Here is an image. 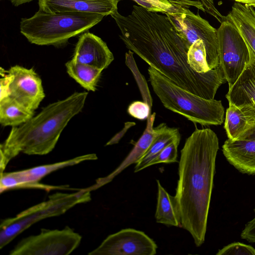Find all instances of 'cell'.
<instances>
[{
    "label": "cell",
    "mask_w": 255,
    "mask_h": 255,
    "mask_svg": "<svg viewBox=\"0 0 255 255\" xmlns=\"http://www.w3.org/2000/svg\"><path fill=\"white\" fill-rule=\"evenodd\" d=\"M114 59L107 44L99 37L87 32L79 38L72 60L103 71Z\"/></svg>",
    "instance_id": "4fadbf2b"
},
{
    "label": "cell",
    "mask_w": 255,
    "mask_h": 255,
    "mask_svg": "<svg viewBox=\"0 0 255 255\" xmlns=\"http://www.w3.org/2000/svg\"><path fill=\"white\" fill-rule=\"evenodd\" d=\"M12 3L15 6H18L20 4L29 2L33 0H10Z\"/></svg>",
    "instance_id": "836d02e7"
},
{
    "label": "cell",
    "mask_w": 255,
    "mask_h": 255,
    "mask_svg": "<svg viewBox=\"0 0 255 255\" xmlns=\"http://www.w3.org/2000/svg\"><path fill=\"white\" fill-rule=\"evenodd\" d=\"M34 116L31 110L8 96L0 100V123L4 126H19Z\"/></svg>",
    "instance_id": "44dd1931"
},
{
    "label": "cell",
    "mask_w": 255,
    "mask_h": 255,
    "mask_svg": "<svg viewBox=\"0 0 255 255\" xmlns=\"http://www.w3.org/2000/svg\"><path fill=\"white\" fill-rule=\"evenodd\" d=\"M7 72L13 76L9 97L34 111L45 97L40 77L32 68L19 65L11 67Z\"/></svg>",
    "instance_id": "7c38bea8"
},
{
    "label": "cell",
    "mask_w": 255,
    "mask_h": 255,
    "mask_svg": "<svg viewBox=\"0 0 255 255\" xmlns=\"http://www.w3.org/2000/svg\"><path fill=\"white\" fill-rule=\"evenodd\" d=\"M155 113L150 115L147 119L146 128L142 135L134 144V146L120 165L107 176L99 180L98 187L111 182L125 169L133 163H136L145 154L154 139L167 127L165 123H161L153 128Z\"/></svg>",
    "instance_id": "2e32d148"
},
{
    "label": "cell",
    "mask_w": 255,
    "mask_h": 255,
    "mask_svg": "<svg viewBox=\"0 0 255 255\" xmlns=\"http://www.w3.org/2000/svg\"><path fill=\"white\" fill-rule=\"evenodd\" d=\"M0 100L9 96V86L13 79V76L2 68H0Z\"/></svg>",
    "instance_id": "f1b7e54d"
},
{
    "label": "cell",
    "mask_w": 255,
    "mask_h": 255,
    "mask_svg": "<svg viewBox=\"0 0 255 255\" xmlns=\"http://www.w3.org/2000/svg\"><path fill=\"white\" fill-rule=\"evenodd\" d=\"M151 108L149 105L141 101H134L131 103L128 108V113L132 117L144 120L150 115Z\"/></svg>",
    "instance_id": "83f0119b"
},
{
    "label": "cell",
    "mask_w": 255,
    "mask_h": 255,
    "mask_svg": "<svg viewBox=\"0 0 255 255\" xmlns=\"http://www.w3.org/2000/svg\"><path fill=\"white\" fill-rule=\"evenodd\" d=\"M172 7L165 14L175 27L186 47L198 40L203 41L206 51L207 61L210 70L220 66L217 39V29L198 13L192 12L188 7L193 5L205 12L200 1L168 0Z\"/></svg>",
    "instance_id": "52a82bcc"
},
{
    "label": "cell",
    "mask_w": 255,
    "mask_h": 255,
    "mask_svg": "<svg viewBox=\"0 0 255 255\" xmlns=\"http://www.w3.org/2000/svg\"><path fill=\"white\" fill-rule=\"evenodd\" d=\"M181 138H178L167 145L148 164V167L159 163L178 162V146Z\"/></svg>",
    "instance_id": "484cf974"
},
{
    "label": "cell",
    "mask_w": 255,
    "mask_h": 255,
    "mask_svg": "<svg viewBox=\"0 0 255 255\" xmlns=\"http://www.w3.org/2000/svg\"><path fill=\"white\" fill-rule=\"evenodd\" d=\"M250 53V61L235 83L229 87L226 95L229 104L252 103L255 106V56Z\"/></svg>",
    "instance_id": "ac0fdd59"
},
{
    "label": "cell",
    "mask_w": 255,
    "mask_h": 255,
    "mask_svg": "<svg viewBox=\"0 0 255 255\" xmlns=\"http://www.w3.org/2000/svg\"><path fill=\"white\" fill-rule=\"evenodd\" d=\"M217 29L220 65L229 87L232 86L250 61L248 47L228 14Z\"/></svg>",
    "instance_id": "ba28073f"
},
{
    "label": "cell",
    "mask_w": 255,
    "mask_h": 255,
    "mask_svg": "<svg viewBox=\"0 0 255 255\" xmlns=\"http://www.w3.org/2000/svg\"><path fill=\"white\" fill-rule=\"evenodd\" d=\"M245 139L255 140V126L247 134Z\"/></svg>",
    "instance_id": "e575fe53"
},
{
    "label": "cell",
    "mask_w": 255,
    "mask_h": 255,
    "mask_svg": "<svg viewBox=\"0 0 255 255\" xmlns=\"http://www.w3.org/2000/svg\"><path fill=\"white\" fill-rule=\"evenodd\" d=\"M104 15L80 12L47 13L39 10L29 18H23L20 32L31 43L59 45L69 38L88 30L100 22Z\"/></svg>",
    "instance_id": "277c9868"
},
{
    "label": "cell",
    "mask_w": 255,
    "mask_h": 255,
    "mask_svg": "<svg viewBox=\"0 0 255 255\" xmlns=\"http://www.w3.org/2000/svg\"><path fill=\"white\" fill-rule=\"evenodd\" d=\"M254 210L255 213V207ZM241 237L249 242L255 243V216L246 224L241 234Z\"/></svg>",
    "instance_id": "4dcf8cb0"
},
{
    "label": "cell",
    "mask_w": 255,
    "mask_h": 255,
    "mask_svg": "<svg viewBox=\"0 0 255 255\" xmlns=\"http://www.w3.org/2000/svg\"><path fill=\"white\" fill-rule=\"evenodd\" d=\"M135 125V123L132 122H127L125 123L124 128L120 131L119 133L116 134L112 138H111L106 144V145H109L116 144L119 142L121 138L124 136L125 133L131 127Z\"/></svg>",
    "instance_id": "1f68e13d"
},
{
    "label": "cell",
    "mask_w": 255,
    "mask_h": 255,
    "mask_svg": "<svg viewBox=\"0 0 255 255\" xmlns=\"http://www.w3.org/2000/svg\"><path fill=\"white\" fill-rule=\"evenodd\" d=\"M235 2L246 4L255 8V0H233Z\"/></svg>",
    "instance_id": "d6a6232c"
},
{
    "label": "cell",
    "mask_w": 255,
    "mask_h": 255,
    "mask_svg": "<svg viewBox=\"0 0 255 255\" xmlns=\"http://www.w3.org/2000/svg\"><path fill=\"white\" fill-rule=\"evenodd\" d=\"M124 43L175 84L203 98L214 99L218 88L227 81L220 65L205 73L190 67L188 49L166 15L152 14L139 19Z\"/></svg>",
    "instance_id": "6da1fadb"
},
{
    "label": "cell",
    "mask_w": 255,
    "mask_h": 255,
    "mask_svg": "<svg viewBox=\"0 0 255 255\" xmlns=\"http://www.w3.org/2000/svg\"><path fill=\"white\" fill-rule=\"evenodd\" d=\"M81 236L66 226L62 230L42 229L39 234L20 241L10 255H67L80 245Z\"/></svg>",
    "instance_id": "9c48e42d"
},
{
    "label": "cell",
    "mask_w": 255,
    "mask_h": 255,
    "mask_svg": "<svg viewBox=\"0 0 255 255\" xmlns=\"http://www.w3.org/2000/svg\"><path fill=\"white\" fill-rule=\"evenodd\" d=\"M157 199L155 217L158 223L181 227V219L174 196L170 195L156 180Z\"/></svg>",
    "instance_id": "ffe728a7"
},
{
    "label": "cell",
    "mask_w": 255,
    "mask_h": 255,
    "mask_svg": "<svg viewBox=\"0 0 255 255\" xmlns=\"http://www.w3.org/2000/svg\"><path fill=\"white\" fill-rule=\"evenodd\" d=\"M90 190L79 189L71 193L56 192L43 202L29 207L15 217L3 220L0 225V249L37 222L61 215L74 206L89 202Z\"/></svg>",
    "instance_id": "8992f818"
},
{
    "label": "cell",
    "mask_w": 255,
    "mask_h": 255,
    "mask_svg": "<svg viewBox=\"0 0 255 255\" xmlns=\"http://www.w3.org/2000/svg\"><path fill=\"white\" fill-rule=\"evenodd\" d=\"M86 92H75L65 99L51 103L26 123L12 127L0 145V171L20 152L45 155L54 148L69 121L84 107Z\"/></svg>",
    "instance_id": "3957f363"
},
{
    "label": "cell",
    "mask_w": 255,
    "mask_h": 255,
    "mask_svg": "<svg viewBox=\"0 0 255 255\" xmlns=\"http://www.w3.org/2000/svg\"><path fill=\"white\" fill-rule=\"evenodd\" d=\"M187 59L188 64L196 72L205 73L211 70L207 61L205 47L201 40H197L190 46Z\"/></svg>",
    "instance_id": "cb8c5ba5"
},
{
    "label": "cell",
    "mask_w": 255,
    "mask_h": 255,
    "mask_svg": "<svg viewBox=\"0 0 255 255\" xmlns=\"http://www.w3.org/2000/svg\"><path fill=\"white\" fill-rule=\"evenodd\" d=\"M157 246L143 232L124 229L108 236L89 255H154Z\"/></svg>",
    "instance_id": "8fae6325"
},
{
    "label": "cell",
    "mask_w": 255,
    "mask_h": 255,
    "mask_svg": "<svg viewBox=\"0 0 255 255\" xmlns=\"http://www.w3.org/2000/svg\"><path fill=\"white\" fill-rule=\"evenodd\" d=\"M69 75L88 91H95L102 70L71 60L65 64Z\"/></svg>",
    "instance_id": "7402d4cb"
},
{
    "label": "cell",
    "mask_w": 255,
    "mask_h": 255,
    "mask_svg": "<svg viewBox=\"0 0 255 255\" xmlns=\"http://www.w3.org/2000/svg\"><path fill=\"white\" fill-rule=\"evenodd\" d=\"M181 138L178 128L167 127L153 141L145 154L136 163L134 172H137L148 167L149 163L169 143Z\"/></svg>",
    "instance_id": "603a6c76"
},
{
    "label": "cell",
    "mask_w": 255,
    "mask_h": 255,
    "mask_svg": "<svg viewBox=\"0 0 255 255\" xmlns=\"http://www.w3.org/2000/svg\"><path fill=\"white\" fill-rule=\"evenodd\" d=\"M219 148V139L213 130L196 128L186 139L178 162L174 197L181 227L191 234L197 247L205 240Z\"/></svg>",
    "instance_id": "7a4b0ae2"
},
{
    "label": "cell",
    "mask_w": 255,
    "mask_h": 255,
    "mask_svg": "<svg viewBox=\"0 0 255 255\" xmlns=\"http://www.w3.org/2000/svg\"><path fill=\"white\" fill-rule=\"evenodd\" d=\"M120 0H38L39 10L50 13L80 12L112 15Z\"/></svg>",
    "instance_id": "5bb4252c"
},
{
    "label": "cell",
    "mask_w": 255,
    "mask_h": 255,
    "mask_svg": "<svg viewBox=\"0 0 255 255\" xmlns=\"http://www.w3.org/2000/svg\"><path fill=\"white\" fill-rule=\"evenodd\" d=\"M217 255H255V249L252 246L240 242L230 244L219 250Z\"/></svg>",
    "instance_id": "4316f807"
},
{
    "label": "cell",
    "mask_w": 255,
    "mask_h": 255,
    "mask_svg": "<svg viewBox=\"0 0 255 255\" xmlns=\"http://www.w3.org/2000/svg\"><path fill=\"white\" fill-rule=\"evenodd\" d=\"M245 41L249 51L255 56V10L250 6L235 2L228 14Z\"/></svg>",
    "instance_id": "d6986e66"
},
{
    "label": "cell",
    "mask_w": 255,
    "mask_h": 255,
    "mask_svg": "<svg viewBox=\"0 0 255 255\" xmlns=\"http://www.w3.org/2000/svg\"><path fill=\"white\" fill-rule=\"evenodd\" d=\"M255 126V106L244 104L237 106L230 104L226 110L224 128L228 138L244 140Z\"/></svg>",
    "instance_id": "9a60e30c"
},
{
    "label": "cell",
    "mask_w": 255,
    "mask_h": 255,
    "mask_svg": "<svg viewBox=\"0 0 255 255\" xmlns=\"http://www.w3.org/2000/svg\"><path fill=\"white\" fill-rule=\"evenodd\" d=\"M222 151L229 163L240 172L255 174V140L228 138L222 145Z\"/></svg>",
    "instance_id": "e0dca14e"
},
{
    "label": "cell",
    "mask_w": 255,
    "mask_h": 255,
    "mask_svg": "<svg viewBox=\"0 0 255 255\" xmlns=\"http://www.w3.org/2000/svg\"><path fill=\"white\" fill-rule=\"evenodd\" d=\"M133 52L129 50L126 54V63L131 69L133 75L137 81L140 89L144 102L147 103L150 108L152 107V101L148 90V87L144 77L138 71L133 57Z\"/></svg>",
    "instance_id": "d4e9b609"
},
{
    "label": "cell",
    "mask_w": 255,
    "mask_h": 255,
    "mask_svg": "<svg viewBox=\"0 0 255 255\" xmlns=\"http://www.w3.org/2000/svg\"><path fill=\"white\" fill-rule=\"evenodd\" d=\"M148 72L154 93L166 109L185 117L195 124H222L225 110L221 101L206 99L192 94L151 67L148 68Z\"/></svg>",
    "instance_id": "5b68a950"
},
{
    "label": "cell",
    "mask_w": 255,
    "mask_h": 255,
    "mask_svg": "<svg viewBox=\"0 0 255 255\" xmlns=\"http://www.w3.org/2000/svg\"><path fill=\"white\" fill-rule=\"evenodd\" d=\"M98 159L95 153L79 156L69 160L54 163L44 164L30 168L0 173V190L4 192L18 188H35L46 191L59 189V186L43 184L39 181L45 176L56 170L78 164L80 163Z\"/></svg>",
    "instance_id": "30bf717a"
},
{
    "label": "cell",
    "mask_w": 255,
    "mask_h": 255,
    "mask_svg": "<svg viewBox=\"0 0 255 255\" xmlns=\"http://www.w3.org/2000/svg\"><path fill=\"white\" fill-rule=\"evenodd\" d=\"M203 4L206 12L215 17L219 22L221 23L225 18L215 6L214 0H199Z\"/></svg>",
    "instance_id": "f546056e"
}]
</instances>
